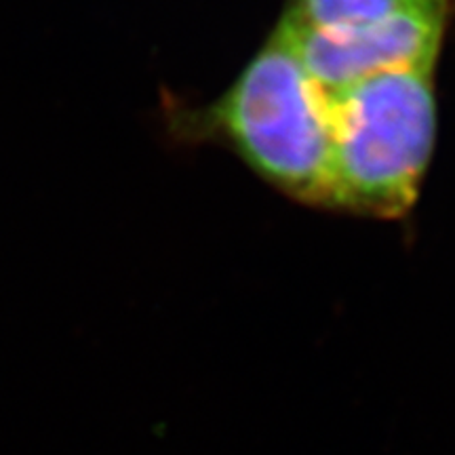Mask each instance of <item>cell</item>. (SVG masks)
<instances>
[{
  "label": "cell",
  "instance_id": "7a4b0ae2",
  "mask_svg": "<svg viewBox=\"0 0 455 455\" xmlns=\"http://www.w3.org/2000/svg\"><path fill=\"white\" fill-rule=\"evenodd\" d=\"M435 72H386L329 95L335 212L401 220L415 207L436 146Z\"/></svg>",
  "mask_w": 455,
  "mask_h": 455
},
{
  "label": "cell",
  "instance_id": "277c9868",
  "mask_svg": "<svg viewBox=\"0 0 455 455\" xmlns=\"http://www.w3.org/2000/svg\"><path fill=\"white\" fill-rule=\"evenodd\" d=\"M411 0H287L281 24L291 32H344L390 17Z\"/></svg>",
  "mask_w": 455,
  "mask_h": 455
},
{
  "label": "cell",
  "instance_id": "3957f363",
  "mask_svg": "<svg viewBox=\"0 0 455 455\" xmlns=\"http://www.w3.org/2000/svg\"><path fill=\"white\" fill-rule=\"evenodd\" d=\"M455 0H411L390 17L344 32H291L299 60L327 95L386 72L436 68Z\"/></svg>",
  "mask_w": 455,
  "mask_h": 455
},
{
  "label": "cell",
  "instance_id": "6da1fadb",
  "mask_svg": "<svg viewBox=\"0 0 455 455\" xmlns=\"http://www.w3.org/2000/svg\"><path fill=\"white\" fill-rule=\"evenodd\" d=\"M181 133L215 140L295 203L331 209L329 95L281 24L213 104L181 118Z\"/></svg>",
  "mask_w": 455,
  "mask_h": 455
}]
</instances>
